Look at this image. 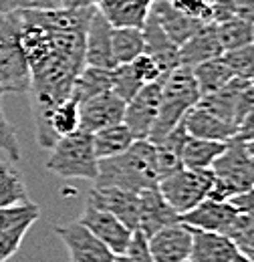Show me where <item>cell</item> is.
Returning a JSON list of instances; mask_svg holds the SVG:
<instances>
[{
	"label": "cell",
	"instance_id": "cell-48",
	"mask_svg": "<svg viewBox=\"0 0 254 262\" xmlns=\"http://www.w3.org/2000/svg\"><path fill=\"white\" fill-rule=\"evenodd\" d=\"M246 254H248V256H250V258H252V260H254V250H248Z\"/></svg>",
	"mask_w": 254,
	"mask_h": 262
},
{
	"label": "cell",
	"instance_id": "cell-26",
	"mask_svg": "<svg viewBox=\"0 0 254 262\" xmlns=\"http://www.w3.org/2000/svg\"><path fill=\"white\" fill-rule=\"evenodd\" d=\"M226 145L228 141H212V139H200L188 135L182 149V165L198 171L210 169L212 164L224 154Z\"/></svg>",
	"mask_w": 254,
	"mask_h": 262
},
{
	"label": "cell",
	"instance_id": "cell-30",
	"mask_svg": "<svg viewBox=\"0 0 254 262\" xmlns=\"http://www.w3.org/2000/svg\"><path fill=\"white\" fill-rule=\"evenodd\" d=\"M143 33L141 29L121 27L111 33V53L115 65H129L143 53Z\"/></svg>",
	"mask_w": 254,
	"mask_h": 262
},
{
	"label": "cell",
	"instance_id": "cell-46",
	"mask_svg": "<svg viewBox=\"0 0 254 262\" xmlns=\"http://www.w3.org/2000/svg\"><path fill=\"white\" fill-rule=\"evenodd\" d=\"M232 262H254V260L246 254V252H238V254L232 258Z\"/></svg>",
	"mask_w": 254,
	"mask_h": 262
},
{
	"label": "cell",
	"instance_id": "cell-1",
	"mask_svg": "<svg viewBox=\"0 0 254 262\" xmlns=\"http://www.w3.org/2000/svg\"><path fill=\"white\" fill-rule=\"evenodd\" d=\"M93 10L95 6L18 10L34 117L71 97L75 79L85 69V33Z\"/></svg>",
	"mask_w": 254,
	"mask_h": 262
},
{
	"label": "cell",
	"instance_id": "cell-24",
	"mask_svg": "<svg viewBox=\"0 0 254 262\" xmlns=\"http://www.w3.org/2000/svg\"><path fill=\"white\" fill-rule=\"evenodd\" d=\"M188 139V131L184 121L172 129L161 141L154 143L156 145V164H158V176L159 180H163L165 176L178 171L182 165V149H184V143Z\"/></svg>",
	"mask_w": 254,
	"mask_h": 262
},
{
	"label": "cell",
	"instance_id": "cell-41",
	"mask_svg": "<svg viewBox=\"0 0 254 262\" xmlns=\"http://www.w3.org/2000/svg\"><path fill=\"white\" fill-rule=\"evenodd\" d=\"M228 202L234 206V210H236L238 214L254 218V188L242 192V194H238V196L230 198Z\"/></svg>",
	"mask_w": 254,
	"mask_h": 262
},
{
	"label": "cell",
	"instance_id": "cell-37",
	"mask_svg": "<svg viewBox=\"0 0 254 262\" xmlns=\"http://www.w3.org/2000/svg\"><path fill=\"white\" fill-rule=\"evenodd\" d=\"M131 69H133V73L137 75V79L143 83V85H150V83H156L159 79H163L167 73L161 69L158 61L152 57V55H147V53H141L135 61H131L129 63Z\"/></svg>",
	"mask_w": 254,
	"mask_h": 262
},
{
	"label": "cell",
	"instance_id": "cell-7",
	"mask_svg": "<svg viewBox=\"0 0 254 262\" xmlns=\"http://www.w3.org/2000/svg\"><path fill=\"white\" fill-rule=\"evenodd\" d=\"M212 186H214V176L210 169L198 171L188 167H180L178 171L165 176L158 182L161 198L170 204V208L178 216L188 214L198 204H202L210 196Z\"/></svg>",
	"mask_w": 254,
	"mask_h": 262
},
{
	"label": "cell",
	"instance_id": "cell-27",
	"mask_svg": "<svg viewBox=\"0 0 254 262\" xmlns=\"http://www.w3.org/2000/svg\"><path fill=\"white\" fill-rule=\"evenodd\" d=\"M91 137H93V149H95L97 160H109V158L121 156L135 141V137L131 135V131L127 129L123 123L99 129L95 133H91Z\"/></svg>",
	"mask_w": 254,
	"mask_h": 262
},
{
	"label": "cell",
	"instance_id": "cell-15",
	"mask_svg": "<svg viewBox=\"0 0 254 262\" xmlns=\"http://www.w3.org/2000/svg\"><path fill=\"white\" fill-rule=\"evenodd\" d=\"M238 216L240 214L234 210V206L230 202L206 198L188 214L180 216V222H184L190 228L204 230V232H218V234L226 236L230 228L234 226V222L238 220Z\"/></svg>",
	"mask_w": 254,
	"mask_h": 262
},
{
	"label": "cell",
	"instance_id": "cell-12",
	"mask_svg": "<svg viewBox=\"0 0 254 262\" xmlns=\"http://www.w3.org/2000/svg\"><path fill=\"white\" fill-rule=\"evenodd\" d=\"M77 222L83 224L93 236H97L115 256L125 254L133 232L127 228L121 220H117L113 214L93 208V206H85V210Z\"/></svg>",
	"mask_w": 254,
	"mask_h": 262
},
{
	"label": "cell",
	"instance_id": "cell-40",
	"mask_svg": "<svg viewBox=\"0 0 254 262\" xmlns=\"http://www.w3.org/2000/svg\"><path fill=\"white\" fill-rule=\"evenodd\" d=\"M252 109H254V83L252 81H246L244 87L240 89L238 97H236V125Z\"/></svg>",
	"mask_w": 254,
	"mask_h": 262
},
{
	"label": "cell",
	"instance_id": "cell-20",
	"mask_svg": "<svg viewBox=\"0 0 254 262\" xmlns=\"http://www.w3.org/2000/svg\"><path fill=\"white\" fill-rule=\"evenodd\" d=\"M238 246L224 234L192 228L190 262H232Z\"/></svg>",
	"mask_w": 254,
	"mask_h": 262
},
{
	"label": "cell",
	"instance_id": "cell-39",
	"mask_svg": "<svg viewBox=\"0 0 254 262\" xmlns=\"http://www.w3.org/2000/svg\"><path fill=\"white\" fill-rule=\"evenodd\" d=\"M125 256L129 262H154L152 260V254H150V248H147V238L139 230H135L131 234Z\"/></svg>",
	"mask_w": 254,
	"mask_h": 262
},
{
	"label": "cell",
	"instance_id": "cell-43",
	"mask_svg": "<svg viewBox=\"0 0 254 262\" xmlns=\"http://www.w3.org/2000/svg\"><path fill=\"white\" fill-rule=\"evenodd\" d=\"M234 6V16L244 18L254 25V0H232Z\"/></svg>",
	"mask_w": 254,
	"mask_h": 262
},
{
	"label": "cell",
	"instance_id": "cell-17",
	"mask_svg": "<svg viewBox=\"0 0 254 262\" xmlns=\"http://www.w3.org/2000/svg\"><path fill=\"white\" fill-rule=\"evenodd\" d=\"M150 16L159 25V29L165 33V36L180 49L192 34L204 25L196 18L188 16L186 12L178 10L167 0H154L150 6Z\"/></svg>",
	"mask_w": 254,
	"mask_h": 262
},
{
	"label": "cell",
	"instance_id": "cell-3",
	"mask_svg": "<svg viewBox=\"0 0 254 262\" xmlns=\"http://www.w3.org/2000/svg\"><path fill=\"white\" fill-rule=\"evenodd\" d=\"M198 101L200 91L190 67L178 65L174 71H170L161 83L159 113L147 141H161L170 131L176 129L184 121V117L198 105Z\"/></svg>",
	"mask_w": 254,
	"mask_h": 262
},
{
	"label": "cell",
	"instance_id": "cell-50",
	"mask_svg": "<svg viewBox=\"0 0 254 262\" xmlns=\"http://www.w3.org/2000/svg\"><path fill=\"white\" fill-rule=\"evenodd\" d=\"M252 83H254V79H252Z\"/></svg>",
	"mask_w": 254,
	"mask_h": 262
},
{
	"label": "cell",
	"instance_id": "cell-34",
	"mask_svg": "<svg viewBox=\"0 0 254 262\" xmlns=\"http://www.w3.org/2000/svg\"><path fill=\"white\" fill-rule=\"evenodd\" d=\"M222 59L236 79H242V81L254 79V42L224 53Z\"/></svg>",
	"mask_w": 254,
	"mask_h": 262
},
{
	"label": "cell",
	"instance_id": "cell-36",
	"mask_svg": "<svg viewBox=\"0 0 254 262\" xmlns=\"http://www.w3.org/2000/svg\"><path fill=\"white\" fill-rule=\"evenodd\" d=\"M240 252H248L254 250V218L250 216H238V220L234 222V226L230 228V232L226 234Z\"/></svg>",
	"mask_w": 254,
	"mask_h": 262
},
{
	"label": "cell",
	"instance_id": "cell-13",
	"mask_svg": "<svg viewBox=\"0 0 254 262\" xmlns=\"http://www.w3.org/2000/svg\"><path fill=\"white\" fill-rule=\"evenodd\" d=\"M125 103L113 91L99 93L79 103V129L95 133L123 121Z\"/></svg>",
	"mask_w": 254,
	"mask_h": 262
},
{
	"label": "cell",
	"instance_id": "cell-2",
	"mask_svg": "<svg viewBox=\"0 0 254 262\" xmlns=\"http://www.w3.org/2000/svg\"><path fill=\"white\" fill-rule=\"evenodd\" d=\"M156 145L147 139H135L121 156L99 160V171L93 186H113L133 194L158 188Z\"/></svg>",
	"mask_w": 254,
	"mask_h": 262
},
{
	"label": "cell",
	"instance_id": "cell-45",
	"mask_svg": "<svg viewBox=\"0 0 254 262\" xmlns=\"http://www.w3.org/2000/svg\"><path fill=\"white\" fill-rule=\"evenodd\" d=\"M69 6H73V8H89V6H95V0H71Z\"/></svg>",
	"mask_w": 254,
	"mask_h": 262
},
{
	"label": "cell",
	"instance_id": "cell-16",
	"mask_svg": "<svg viewBox=\"0 0 254 262\" xmlns=\"http://www.w3.org/2000/svg\"><path fill=\"white\" fill-rule=\"evenodd\" d=\"M111 33L113 27L95 8L85 33V67H97V69L115 67L111 53Z\"/></svg>",
	"mask_w": 254,
	"mask_h": 262
},
{
	"label": "cell",
	"instance_id": "cell-19",
	"mask_svg": "<svg viewBox=\"0 0 254 262\" xmlns=\"http://www.w3.org/2000/svg\"><path fill=\"white\" fill-rule=\"evenodd\" d=\"M154 0H95V8L113 29H143Z\"/></svg>",
	"mask_w": 254,
	"mask_h": 262
},
{
	"label": "cell",
	"instance_id": "cell-25",
	"mask_svg": "<svg viewBox=\"0 0 254 262\" xmlns=\"http://www.w3.org/2000/svg\"><path fill=\"white\" fill-rule=\"evenodd\" d=\"M246 81L242 79H232L230 83H226L222 89H218L216 93H210L206 97H200L198 101V109L218 117V119H224L228 123H234L236 125V97L240 93V89L244 87Z\"/></svg>",
	"mask_w": 254,
	"mask_h": 262
},
{
	"label": "cell",
	"instance_id": "cell-11",
	"mask_svg": "<svg viewBox=\"0 0 254 262\" xmlns=\"http://www.w3.org/2000/svg\"><path fill=\"white\" fill-rule=\"evenodd\" d=\"M57 236L69 250L71 262H113L115 254L79 222L55 226Z\"/></svg>",
	"mask_w": 254,
	"mask_h": 262
},
{
	"label": "cell",
	"instance_id": "cell-33",
	"mask_svg": "<svg viewBox=\"0 0 254 262\" xmlns=\"http://www.w3.org/2000/svg\"><path fill=\"white\" fill-rule=\"evenodd\" d=\"M141 87L143 83L137 79L131 65H115L111 69V91L123 103H129Z\"/></svg>",
	"mask_w": 254,
	"mask_h": 262
},
{
	"label": "cell",
	"instance_id": "cell-29",
	"mask_svg": "<svg viewBox=\"0 0 254 262\" xmlns=\"http://www.w3.org/2000/svg\"><path fill=\"white\" fill-rule=\"evenodd\" d=\"M31 202L25 178L14 162H0V208L20 206Z\"/></svg>",
	"mask_w": 254,
	"mask_h": 262
},
{
	"label": "cell",
	"instance_id": "cell-31",
	"mask_svg": "<svg viewBox=\"0 0 254 262\" xmlns=\"http://www.w3.org/2000/svg\"><path fill=\"white\" fill-rule=\"evenodd\" d=\"M111 91V69H97V67H85L79 77L75 79L71 97L77 103L89 97H95L99 93Z\"/></svg>",
	"mask_w": 254,
	"mask_h": 262
},
{
	"label": "cell",
	"instance_id": "cell-49",
	"mask_svg": "<svg viewBox=\"0 0 254 262\" xmlns=\"http://www.w3.org/2000/svg\"><path fill=\"white\" fill-rule=\"evenodd\" d=\"M2 95H4V93H2V91H0V97H2Z\"/></svg>",
	"mask_w": 254,
	"mask_h": 262
},
{
	"label": "cell",
	"instance_id": "cell-14",
	"mask_svg": "<svg viewBox=\"0 0 254 262\" xmlns=\"http://www.w3.org/2000/svg\"><path fill=\"white\" fill-rule=\"evenodd\" d=\"M147 248L154 262H190L192 228L184 222L170 224L147 238Z\"/></svg>",
	"mask_w": 254,
	"mask_h": 262
},
{
	"label": "cell",
	"instance_id": "cell-23",
	"mask_svg": "<svg viewBox=\"0 0 254 262\" xmlns=\"http://www.w3.org/2000/svg\"><path fill=\"white\" fill-rule=\"evenodd\" d=\"M141 33H143V45H145L143 47V53L152 55L165 73L174 71L176 67L180 65L178 47L165 36V33L159 29V25L150 14H147V20H145Z\"/></svg>",
	"mask_w": 254,
	"mask_h": 262
},
{
	"label": "cell",
	"instance_id": "cell-5",
	"mask_svg": "<svg viewBox=\"0 0 254 262\" xmlns=\"http://www.w3.org/2000/svg\"><path fill=\"white\" fill-rule=\"evenodd\" d=\"M47 169L63 180H87L95 182L99 171V160L93 149L91 133L77 129L61 137L47 160Z\"/></svg>",
	"mask_w": 254,
	"mask_h": 262
},
{
	"label": "cell",
	"instance_id": "cell-6",
	"mask_svg": "<svg viewBox=\"0 0 254 262\" xmlns=\"http://www.w3.org/2000/svg\"><path fill=\"white\" fill-rule=\"evenodd\" d=\"M210 171L214 176V186L208 198L212 200L228 202L254 188V158L240 141H228L224 154L212 164Z\"/></svg>",
	"mask_w": 254,
	"mask_h": 262
},
{
	"label": "cell",
	"instance_id": "cell-22",
	"mask_svg": "<svg viewBox=\"0 0 254 262\" xmlns=\"http://www.w3.org/2000/svg\"><path fill=\"white\" fill-rule=\"evenodd\" d=\"M184 125L190 137H200V139H212V141H232L236 125L228 123L224 119H218L198 107H194L190 113L184 117Z\"/></svg>",
	"mask_w": 254,
	"mask_h": 262
},
{
	"label": "cell",
	"instance_id": "cell-35",
	"mask_svg": "<svg viewBox=\"0 0 254 262\" xmlns=\"http://www.w3.org/2000/svg\"><path fill=\"white\" fill-rule=\"evenodd\" d=\"M178 10L200 20L202 25H214V8L216 0H167Z\"/></svg>",
	"mask_w": 254,
	"mask_h": 262
},
{
	"label": "cell",
	"instance_id": "cell-10",
	"mask_svg": "<svg viewBox=\"0 0 254 262\" xmlns=\"http://www.w3.org/2000/svg\"><path fill=\"white\" fill-rule=\"evenodd\" d=\"M87 206L113 214L131 232L139 226V194L113 186H93L87 196Z\"/></svg>",
	"mask_w": 254,
	"mask_h": 262
},
{
	"label": "cell",
	"instance_id": "cell-47",
	"mask_svg": "<svg viewBox=\"0 0 254 262\" xmlns=\"http://www.w3.org/2000/svg\"><path fill=\"white\" fill-rule=\"evenodd\" d=\"M113 262H129V260H127L125 254H119V256H115V258H113Z\"/></svg>",
	"mask_w": 254,
	"mask_h": 262
},
{
	"label": "cell",
	"instance_id": "cell-8",
	"mask_svg": "<svg viewBox=\"0 0 254 262\" xmlns=\"http://www.w3.org/2000/svg\"><path fill=\"white\" fill-rule=\"evenodd\" d=\"M38 218L40 208L34 202L0 208V262L10 260L18 252L25 236Z\"/></svg>",
	"mask_w": 254,
	"mask_h": 262
},
{
	"label": "cell",
	"instance_id": "cell-18",
	"mask_svg": "<svg viewBox=\"0 0 254 262\" xmlns=\"http://www.w3.org/2000/svg\"><path fill=\"white\" fill-rule=\"evenodd\" d=\"M176 222H180V216L161 198L158 188H150L139 194V226L137 230L145 238H150L154 232L165 228L170 224H176Z\"/></svg>",
	"mask_w": 254,
	"mask_h": 262
},
{
	"label": "cell",
	"instance_id": "cell-9",
	"mask_svg": "<svg viewBox=\"0 0 254 262\" xmlns=\"http://www.w3.org/2000/svg\"><path fill=\"white\" fill-rule=\"evenodd\" d=\"M163 79H159L156 83H150V85H143L137 91V95L129 103H125L121 123L131 131V135L135 139H147L152 133V127H154L159 113V97H161Z\"/></svg>",
	"mask_w": 254,
	"mask_h": 262
},
{
	"label": "cell",
	"instance_id": "cell-32",
	"mask_svg": "<svg viewBox=\"0 0 254 262\" xmlns=\"http://www.w3.org/2000/svg\"><path fill=\"white\" fill-rule=\"evenodd\" d=\"M214 27H216V36H218V42H220L224 53L254 42V25L244 18L232 16Z\"/></svg>",
	"mask_w": 254,
	"mask_h": 262
},
{
	"label": "cell",
	"instance_id": "cell-38",
	"mask_svg": "<svg viewBox=\"0 0 254 262\" xmlns=\"http://www.w3.org/2000/svg\"><path fill=\"white\" fill-rule=\"evenodd\" d=\"M0 149L8 154L10 162L20 160V143H18L14 125L8 121V117L2 111V97H0Z\"/></svg>",
	"mask_w": 254,
	"mask_h": 262
},
{
	"label": "cell",
	"instance_id": "cell-28",
	"mask_svg": "<svg viewBox=\"0 0 254 262\" xmlns=\"http://www.w3.org/2000/svg\"><path fill=\"white\" fill-rule=\"evenodd\" d=\"M192 73H194L200 97L216 93L218 89H222L226 83H230L234 79L232 71L228 69V65H226V61H224L222 57L210 59V61H204V63L196 65L192 69Z\"/></svg>",
	"mask_w": 254,
	"mask_h": 262
},
{
	"label": "cell",
	"instance_id": "cell-44",
	"mask_svg": "<svg viewBox=\"0 0 254 262\" xmlns=\"http://www.w3.org/2000/svg\"><path fill=\"white\" fill-rule=\"evenodd\" d=\"M71 0H45V8H67Z\"/></svg>",
	"mask_w": 254,
	"mask_h": 262
},
{
	"label": "cell",
	"instance_id": "cell-21",
	"mask_svg": "<svg viewBox=\"0 0 254 262\" xmlns=\"http://www.w3.org/2000/svg\"><path fill=\"white\" fill-rule=\"evenodd\" d=\"M224 51L218 42L216 36V27L214 25H204L202 29H198L190 38L178 49V57H180V65L194 69L196 65L210 61V59H218L222 57Z\"/></svg>",
	"mask_w": 254,
	"mask_h": 262
},
{
	"label": "cell",
	"instance_id": "cell-42",
	"mask_svg": "<svg viewBox=\"0 0 254 262\" xmlns=\"http://www.w3.org/2000/svg\"><path fill=\"white\" fill-rule=\"evenodd\" d=\"M32 8H45V0H0V12H16Z\"/></svg>",
	"mask_w": 254,
	"mask_h": 262
},
{
	"label": "cell",
	"instance_id": "cell-4",
	"mask_svg": "<svg viewBox=\"0 0 254 262\" xmlns=\"http://www.w3.org/2000/svg\"><path fill=\"white\" fill-rule=\"evenodd\" d=\"M23 25L18 10L0 12V91L29 93L31 73L23 51Z\"/></svg>",
	"mask_w": 254,
	"mask_h": 262
}]
</instances>
